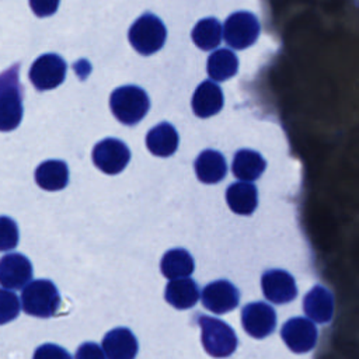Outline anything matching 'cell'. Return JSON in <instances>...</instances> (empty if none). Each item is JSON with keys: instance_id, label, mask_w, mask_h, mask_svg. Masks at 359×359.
<instances>
[{"instance_id": "30", "label": "cell", "mask_w": 359, "mask_h": 359, "mask_svg": "<svg viewBox=\"0 0 359 359\" xmlns=\"http://www.w3.org/2000/svg\"><path fill=\"white\" fill-rule=\"evenodd\" d=\"M76 359H105V355L95 342H84L77 348Z\"/></svg>"}, {"instance_id": "21", "label": "cell", "mask_w": 359, "mask_h": 359, "mask_svg": "<svg viewBox=\"0 0 359 359\" xmlns=\"http://www.w3.org/2000/svg\"><path fill=\"white\" fill-rule=\"evenodd\" d=\"M229 208L237 215H251L258 205V194L251 182H233L226 191Z\"/></svg>"}, {"instance_id": "10", "label": "cell", "mask_w": 359, "mask_h": 359, "mask_svg": "<svg viewBox=\"0 0 359 359\" xmlns=\"http://www.w3.org/2000/svg\"><path fill=\"white\" fill-rule=\"evenodd\" d=\"M282 339L296 353H306L316 346L317 328L311 320L294 317L287 320L280 331Z\"/></svg>"}, {"instance_id": "13", "label": "cell", "mask_w": 359, "mask_h": 359, "mask_svg": "<svg viewBox=\"0 0 359 359\" xmlns=\"http://www.w3.org/2000/svg\"><path fill=\"white\" fill-rule=\"evenodd\" d=\"M264 296L276 304L292 302L297 294L294 278L283 269L265 271L261 278Z\"/></svg>"}, {"instance_id": "3", "label": "cell", "mask_w": 359, "mask_h": 359, "mask_svg": "<svg viewBox=\"0 0 359 359\" xmlns=\"http://www.w3.org/2000/svg\"><path fill=\"white\" fill-rule=\"evenodd\" d=\"M109 107L115 118L125 125H135L143 119L150 108L147 93L137 86H122L112 91Z\"/></svg>"}, {"instance_id": "23", "label": "cell", "mask_w": 359, "mask_h": 359, "mask_svg": "<svg viewBox=\"0 0 359 359\" xmlns=\"http://www.w3.org/2000/svg\"><path fill=\"white\" fill-rule=\"evenodd\" d=\"M161 272L167 279L187 278L195 269L192 255L184 248H172L161 258Z\"/></svg>"}, {"instance_id": "6", "label": "cell", "mask_w": 359, "mask_h": 359, "mask_svg": "<svg viewBox=\"0 0 359 359\" xmlns=\"http://www.w3.org/2000/svg\"><path fill=\"white\" fill-rule=\"evenodd\" d=\"M261 32L258 18L250 11H236L224 22V41L234 49L251 46Z\"/></svg>"}, {"instance_id": "26", "label": "cell", "mask_w": 359, "mask_h": 359, "mask_svg": "<svg viewBox=\"0 0 359 359\" xmlns=\"http://www.w3.org/2000/svg\"><path fill=\"white\" fill-rule=\"evenodd\" d=\"M21 306L17 294L6 287H0V325L15 320Z\"/></svg>"}, {"instance_id": "5", "label": "cell", "mask_w": 359, "mask_h": 359, "mask_svg": "<svg viewBox=\"0 0 359 359\" xmlns=\"http://www.w3.org/2000/svg\"><path fill=\"white\" fill-rule=\"evenodd\" d=\"M128 36L130 45L139 53L151 55L164 45L167 29L157 15L144 13L132 24Z\"/></svg>"}, {"instance_id": "8", "label": "cell", "mask_w": 359, "mask_h": 359, "mask_svg": "<svg viewBox=\"0 0 359 359\" xmlns=\"http://www.w3.org/2000/svg\"><path fill=\"white\" fill-rule=\"evenodd\" d=\"M130 151L119 139L107 137L93 149V161L105 174H119L129 163Z\"/></svg>"}, {"instance_id": "7", "label": "cell", "mask_w": 359, "mask_h": 359, "mask_svg": "<svg viewBox=\"0 0 359 359\" xmlns=\"http://www.w3.org/2000/svg\"><path fill=\"white\" fill-rule=\"evenodd\" d=\"M67 65L56 53H43L32 63L28 77L39 91H46L60 86L66 77Z\"/></svg>"}, {"instance_id": "11", "label": "cell", "mask_w": 359, "mask_h": 359, "mask_svg": "<svg viewBox=\"0 0 359 359\" xmlns=\"http://www.w3.org/2000/svg\"><path fill=\"white\" fill-rule=\"evenodd\" d=\"M201 297L203 306L216 314H224L231 311L238 306L240 302L238 289L226 279H219L208 283L203 287Z\"/></svg>"}, {"instance_id": "12", "label": "cell", "mask_w": 359, "mask_h": 359, "mask_svg": "<svg viewBox=\"0 0 359 359\" xmlns=\"http://www.w3.org/2000/svg\"><path fill=\"white\" fill-rule=\"evenodd\" d=\"M32 279L31 261L20 254L10 252L0 258V285L6 289H22Z\"/></svg>"}, {"instance_id": "22", "label": "cell", "mask_w": 359, "mask_h": 359, "mask_svg": "<svg viewBox=\"0 0 359 359\" xmlns=\"http://www.w3.org/2000/svg\"><path fill=\"white\" fill-rule=\"evenodd\" d=\"M165 300L175 309L185 310L196 304L199 299V289L194 279L191 278H178L171 279L165 286Z\"/></svg>"}, {"instance_id": "16", "label": "cell", "mask_w": 359, "mask_h": 359, "mask_svg": "<svg viewBox=\"0 0 359 359\" xmlns=\"http://www.w3.org/2000/svg\"><path fill=\"white\" fill-rule=\"evenodd\" d=\"M303 307L314 323H328L334 314V297L328 289L317 285L306 294Z\"/></svg>"}, {"instance_id": "29", "label": "cell", "mask_w": 359, "mask_h": 359, "mask_svg": "<svg viewBox=\"0 0 359 359\" xmlns=\"http://www.w3.org/2000/svg\"><path fill=\"white\" fill-rule=\"evenodd\" d=\"M29 7L36 17H49L56 13L60 0H28Z\"/></svg>"}, {"instance_id": "9", "label": "cell", "mask_w": 359, "mask_h": 359, "mask_svg": "<svg viewBox=\"0 0 359 359\" xmlns=\"http://www.w3.org/2000/svg\"><path fill=\"white\" fill-rule=\"evenodd\" d=\"M241 324L251 337L261 339L272 334L275 330L276 313L264 302L250 303L241 310Z\"/></svg>"}, {"instance_id": "14", "label": "cell", "mask_w": 359, "mask_h": 359, "mask_svg": "<svg viewBox=\"0 0 359 359\" xmlns=\"http://www.w3.org/2000/svg\"><path fill=\"white\" fill-rule=\"evenodd\" d=\"M137 349L136 337L125 327L108 331L102 339V351L107 359H133Z\"/></svg>"}, {"instance_id": "24", "label": "cell", "mask_w": 359, "mask_h": 359, "mask_svg": "<svg viewBox=\"0 0 359 359\" xmlns=\"http://www.w3.org/2000/svg\"><path fill=\"white\" fill-rule=\"evenodd\" d=\"M208 74L215 81H224L238 70V59L230 49H217L208 57Z\"/></svg>"}, {"instance_id": "28", "label": "cell", "mask_w": 359, "mask_h": 359, "mask_svg": "<svg viewBox=\"0 0 359 359\" xmlns=\"http://www.w3.org/2000/svg\"><path fill=\"white\" fill-rule=\"evenodd\" d=\"M32 359H72V356L59 345L43 344L35 349Z\"/></svg>"}, {"instance_id": "4", "label": "cell", "mask_w": 359, "mask_h": 359, "mask_svg": "<svg viewBox=\"0 0 359 359\" xmlns=\"http://www.w3.org/2000/svg\"><path fill=\"white\" fill-rule=\"evenodd\" d=\"M198 324L202 331L203 348L210 356L226 358L236 351L237 337L229 324L209 316H199Z\"/></svg>"}, {"instance_id": "17", "label": "cell", "mask_w": 359, "mask_h": 359, "mask_svg": "<svg viewBox=\"0 0 359 359\" xmlns=\"http://www.w3.org/2000/svg\"><path fill=\"white\" fill-rule=\"evenodd\" d=\"M178 133L168 122H161L151 128L146 136V146L154 156L168 157L178 147Z\"/></svg>"}, {"instance_id": "18", "label": "cell", "mask_w": 359, "mask_h": 359, "mask_svg": "<svg viewBox=\"0 0 359 359\" xmlns=\"http://www.w3.org/2000/svg\"><path fill=\"white\" fill-rule=\"evenodd\" d=\"M195 172L198 180L203 184H216L222 181L227 172L226 158L216 150H203L195 160Z\"/></svg>"}, {"instance_id": "1", "label": "cell", "mask_w": 359, "mask_h": 359, "mask_svg": "<svg viewBox=\"0 0 359 359\" xmlns=\"http://www.w3.org/2000/svg\"><path fill=\"white\" fill-rule=\"evenodd\" d=\"M22 86L20 63L0 73V132L14 130L22 119Z\"/></svg>"}, {"instance_id": "15", "label": "cell", "mask_w": 359, "mask_h": 359, "mask_svg": "<svg viewBox=\"0 0 359 359\" xmlns=\"http://www.w3.org/2000/svg\"><path fill=\"white\" fill-rule=\"evenodd\" d=\"M224 104L222 88L213 80L202 81L192 95V109L199 118H209L217 114Z\"/></svg>"}, {"instance_id": "19", "label": "cell", "mask_w": 359, "mask_h": 359, "mask_svg": "<svg viewBox=\"0 0 359 359\" xmlns=\"http://www.w3.org/2000/svg\"><path fill=\"white\" fill-rule=\"evenodd\" d=\"M35 182L45 191H60L69 182V168L62 160H46L35 170Z\"/></svg>"}, {"instance_id": "25", "label": "cell", "mask_w": 359, "mask_h": 359, "mask_svg": "<svg viewBox=\"0 0 359 359\" xmlns=\"http://www.w3.org/2000/svg\"><path fill=\"white\" fill-rule=\"evenodd\" d=\"M192 41L202 50L215 49L222 39V25L217 18L209 17L196 22L192 29Z\"/></svg>"}, {"instance_id": "27", "label": "cell", "mask_w": 359, "mask_h": 359, "mask_svg": "<svg viewBox=\"0 0 359 359\" xmlns=\"http://www.w3.org/2000/svg\"><path fill=\"white\" fill-rule=\"evenodd\" d=\"M20 231L17 223L8 216H0V251H10L17 247Z\"/></svg>"}, {"instance_id": "2", "label": "cell", "mask_w": 359, "mask_h": 359, "mask_svg": "<svg viewBox=\"0 0 359 359\" xmlns=\"http://www.w3.org/2000/svg\"><path fill=\"white\" fill-rule=\"evenodd\" d=\"M22 310L34 317L49 318L56 314L60 306V294L49 279L28 282L21 292Z\"/></svg>"}, {"instance_id": "20", "label": "cell", "mask_w": 359, "mask_h": 359, "mask_svg": "<svg viewBox=\"0 0 359 359\" xmlns=\"http://www.w3.org/2000/svg\"><path fill=\"white\" fill-rule=\"evenodd\" d=\"M265 167L266 161L258 151L241 149L233 157L231 171L238 180L251 182L261 177V174L265 171Z\"/></svg>"}]
</instances>
